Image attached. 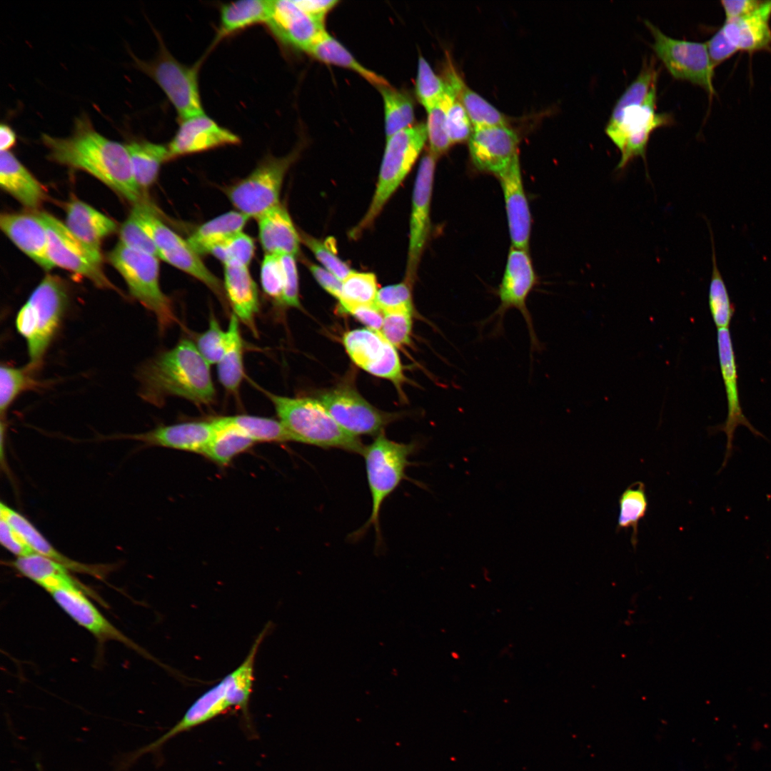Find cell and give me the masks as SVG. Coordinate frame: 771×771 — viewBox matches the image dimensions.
I'll return each mask as SVG.
<instances>
[{
  "label": "cell",
  "instance_id": "cell-1",
  "mask_svg": "<svg viewBox=\"0 0 771 771\" xmlns=\"http://www.w3.org/2000/svg\"><path fill=\"white\" fill-rule=\"evenodd\" d=\"M41 141L50 161L89 173L133 205L146 201L135 181L126 145L99 133L87 114L75 119L69 136L42 133Z\"/></svg>",
  "mask_w": 771,
  "mask_h": 771
},
{
  "label": "cell",
  "instance_id": "cell-2",
  "mask_svg": "<svg viewBox=\"0 0 771 771\" xmlns=\"http://www.w3.org/2000/svg\"><path fill=\"white\" fill-rule=\"evenodd\" d=\"M658 75L655 59L645 58L639 74L613 107L605 133L620 152L618 171L625 168L637 157L645 159L652 131L673 124L672 114L656 110Z\"/></svg>",
  "mask_w": 771,
  "mask_h": 771
},
{
  "label": "cell",
  "instance_id": "cell-3",
  "mask_svg": "<svg viewBox=\"0 0 771 771\" xmlns=\"http://www.w3.org/2000/svg\"><path fill=\"white\" fill-rule=\"evenodd\" d=\"M209 366L195 343L183 338L142 366L138 374L140 395L156 406L163 405L169 397L210 405L215 401L216 389Z\"/></svg>",
  "mask_w": 771,
  "mask_h": 771
},
{
  "label": "cell",
  "instance_id": "cell-4",
  "mask_svg": "<svg viewBox=\"0 0 771 771\" xmlns=\"http://www.w3.org/2000/svg\"><path fill=\"white\" fill-rule=\"evenodd\" d=\"M270 625L268 623L258 634L246 657L236 669L197 697L183 717L163 735L124 758V763L129 767L139 757L158 750L174 737L206 723L231 710H241L245 717L248 718L256 656L271 628Z\"/></svg>",
  "mask_w": 771,
  "mask_h": 771
},
{
  "label": "cell",
  "instance_id": "cell-5",
  "mask_svg": "<svg viewBox=\"0 0 771 771\" xmlns=\"http://www.w3.org/2000/svg\"><path fill=\"white\" fill-rule=\"evenodd\" d=\"M261 390L273 404L293 441L362 454L365 446L359 438L342 428L315 398H293Z\"/></svg>",
  "mask_w": 771,
  "mask_h": 771
},
{
  "label": "cell",
  "instance_id": "cell-6",
  "mask_svg": "<svg viewBox=\"0 0 771 771\" xmlns=\"http://www.w3.org/2000/svg\"><path fill=\"white\" fill-rule=\"evenodd\" d=\"M69 303V293L59 276L47 274L17 313L15 324L26 342L29 365L40 367Z\"/></svg>",
  "mask_w": 771,
  "mask_h": 771
},
{
  "label": "cell",
  "instance_id": "cell-7",
  "mask_svg": "<svg viewBox=\"0 0 771 771\" xmlns=\"http://www.w3.org/2000/svg\"><path fill=\"white\" fill-rule=\"evenodd\" d=\"M416 448L417 444L413 442L404 443L391 440L385 435L384 432L365 446L361 455L365 460L372 510L366 524L353 533V538H359L367 529L373 526L377 543H381L379 516L381 507L400 483L408 478L405 470L411 465L408 458L416 450Z\"/></svg>",
  "mask_w": 771,
  "mask_h": 771
},
{
  "label": "cell",
  "instance_id": "cell-8",
  "mask_svg": "<svg viewBox=\"0 0 771 771\" xmlns=\"http://www.w3.org/2000/svg\"><path fill=\"white\" fill-rule=\"evenodd\" d=\"M106 258L124 279L131 296L155 316L161 333L178 323L171 298L161 288L156 256L119 242Z\"/></svg>",
  "mask_w": 771,
  "mask_h": 771
},
{
  "label": "cell",
  "instance_id": "cell-9",
  "mask_svg": "<svg viewBox=\"0 0 771 771\" xmlns=\"http://www.w3.org/2000/svg\"><path fill=\"white\" fill-rule=\"evenodd\" d=\"M428 139L426 124L412 125L387 138L377 186L366 215L352 230L353 237L371 226L409 173Z\"/></svg>",
  "mask_w": 771,
  "mask_h": 771
},
{
  "label": "cell",
  "instance_id": "cell-10",
  "mask_svg": "<svg viewBox=\"0 0 771 771\" xmlns=\"http://www.w3.org/2000/svg\"><path fill=\"white\" fill-rule=\"evenodd\" d=\"M153 241L158 257L206 285L226 307L223 284L204 265L187 240L168 227L148 201L133 205L131 212Z\"/></svg>",
  "mask_w": 771,
  "mask_h": 771
},
{
  "label": "cell",
  "instance_id": "cell-11",
  "mask_svg": "<svg viewBox=\"0 0 771 771\" xmlns=\"http://www.w3.org/2000/svg\"><path fill=\"white\" fill-rule=\"evenodd\" d=\"M537 283L536 275L527 250L511 246L501 283L497 294L500 303L495 311L482 321L480 326L495 321L493 333H502L506 313L517 309L526 323L532 351L540 349L532 315L527 306V298Z\"/></svg>",
  "mask_w": 771,
  "mask_h": 771
},
{
  "label": "cell",
  "instance_id": "cell-12",
  "mask_svg": "<svg viewBox=\"0 0 771 771\" xmlns=\"http://www.w3.org/2000/svg\"><path fill=\"white\" fill-rule=\"evenodd\" d=\"M296 154L268 156L246 178L229 186L226 193L238 211L257 219L278 205L284 176Z\"/></svg>",
  "mask_w": 771,
  "mask_h": 771
},
{
  "label": "cell",
  "instance_id": "cell-13",
  "mask_svg": "<svg viewBox=\"0 0 771 771\" xmlns=\"http://www.w3.org/2000/svg\"><path fill=\"white\" fill-rule=\"evenodd\" d=\"M645 24L654 39L651 47L670 74L675 79L702 87L710 96L714 95L715 66L706 43L674 39L650 21L645 20Z\"/></svg>",
  "mask_w": 771,
  "mask_h": 771
},
{
  "label": "cell",
  "instance_id": "cell-14",
  "mask_svg": "<svg viewBox=\"0 0 771 771\" xmlns=\"http://www.w3.org/2000/svg\"><path fill=\"white\" fill-rule=\"evenodd\" d=\"M156 58L149 62L133 56L137 67L151 77L169 99L180 121L204 114L198 83V67L177 61L161 44Z\"/></svg>",
  "mask_w": 771,
  "mask_h": 771
},
{
  "label": "cell",
  "instance_id": "cell-15",
  "mask_svg": "<svg viewBox=\"0 0 771 771\" xmlns=\"http://www.w3.org/2000/svg\"><path fill=\"white\" fill-rule=\"evenodd\" d=\"M318 400L338 425L350 434L377 436L399 418L393 413L382 411L370 404L348 385H340L316 394Z\"/></svg>",
  "mask_w": 771,
  "mask_h": 771
},
{
  "label": "cell",
  "instance_id": "cell-16",
  "mask_svg": "<svg viewBox=\"0 0 771 771\" xmlns=\"http://www.w3.org/2000/svg\"><path fill=\"white\" fill-rule=\"evenodd\" d=\"M48 236V256L54 266L79 274L101 288L116 289L102 269V257L94 253L53 215L40 211Z\"/></svg>",
  "mask_w": 771,
  "mask_h": 771
},
{
  "label": "cell",
  "instance_id": "cell-17",
  "mask_svg": "<svg viewBox=\"0 0 771 771\" xmlns=\"http://www.w3.org/2000/svg\"><path fill=\"white\" fill-rule=\"evenodd\" d=\"M343 345L352 361L376 377L392 382L399 392L405 381L398 353L395 346L381 333L368 328L346 331Z\"/></svg>",
  "mask_w": 771,
  "mask_h": 771
},
{
  "label": "cell",
  "instance_id": "cell-18",
  "mask_svg": "<svg viewBox=\"0 0 771 771\" xmlns=\"http://www.w3.org/2000/svg\"><path fill=\"white\" fill-rule=\"evenodd\" d=\"M717 344L727 407L725 421L722 424L710 428L713 433L719 431L724 432L727 438L724 458L717 473L718 474L725 468L732 455L734 435L739 425L746 427L755 436L766 440L767 438L750 423L742 411L739 397L735 354L729 328L717 329Z\"/></svg>",
  "mask_w": 771,
  "mask_h": 771
},
{
  "label": "cell",
  "instance_id": "cell-19",
  "mask_svg": "<svg viewBox=\"0 0 771 771\" xmlns=\"http://www.w3.org/2000/svg\"><path fill=\"white\" fill-rule=\"evenodd\" d=\"M436 157L426 153L419 164L412 198L405 281L413 286L430 231V208Z\"/></svg>",
  "mask_w": 771,
  "mask_h": 771
},
{
  "label": "cell",
  "instance_id": "cell-20",
  "mask_svg": "<svg viewBox=\"0 0 771 771\" xmlns=\"http://www.w3.org/2000/svg\"><path fill=\"white\" fill-rule=\"evenodd\" d=\"M518 143L517 133L508 126L474 128L468 140L474 166L496 176L519 156Z\"/></svg>",
  "mask_w": 771,
  "mask_h": 771
},
{
  "label": "cell",
  "instance_id": "cell-21",
  "mask_svg": "<svg viewBox=\"0 0 771 771\" xmlns=\"http://www.w3.org/2000/svg\"><path fill=\"white\" fill-rule=\"evenodd\" d=\"M56 603L79 625L99 641L114 640L123 643L143 657L155 660L149 653L114 626L96 608L79 588H61L49 592Z\"/></svg>",
  "mask_w": 771,
  "mask_h": 771
},
{
  "label": "cell",
  "instance_id": "cell-22",
  "mask_svg": "<svg viewBox=\"0 0 771 771\" xmlns=\"http://www.w3.org/2000/svg\"><path fill=\"white\" fill-rule=\"evenodd\" d=\"M180 121L176 134L167 145L169 160L240 142L238 136L219 126L205 113Z\"/></svg>",
  "mask_w": 771,
  "mask_h": 771
},
{
  "label": "cell",
  "instance_id": "cell-23",
  "mask_svg": "<svg viewBox=\"0 0 771 771\" xmlns=\"http://www.w3.org/2000/svg\"><path fill=\"white\" fill-rule=\"evenodd\" d=\"M0 227L16 247L44 270L54 268L48 256L47 231L40 211L2 213Z\"/></svg>",
  "mask_w": 771,
  "mask_h": 771
},
{
  "label": "cell",
  "instance_id": "cell-24",
  "mask_svg": "<svg viewBox=\"0 0 771 771\" xmlns=\"http://www.w3.org/2000/svg\"><path fill=\"white\" fill-rule=\"evenodd\" d=\"M215 432L213 420L191 421L158 426L145 433L119 435L112 438L134 440L146 445L202 453Z\"/></svg>",
  "mask_w": 771,
  "mask_h": 771
},
{
  "label": "cell",
  "instance_id": "cell-25",
  "mask_svg": "<svg viewBox=\"0 0 771 771\" xmlns=\"http://www.w3.org/2000/svg\"><path fill=\"white\" fill-rule=\"evenodd\" d=\"M266 24L282 42L306 52L324 30L323 24L311 19L293 0H273Z\"/></svg>",
  "mask_w": 771,
  "mask_h": 771
},
{
  "label": "cell",
  "instance_id": "cell-26",
  "mask_svg": "<svg viewBox=\"0 0 771 771\" xmlns=\"http://www.w3.org/2000/svg\"><path fill=\"white\" fill-rule=\"evenodd\" d=\"M497 177L503 192L512 246L528 251L531 216L523 188L519 156Z\"/></svg>",
  "mask_w": 771,
  "mask_h": 771
},
{
  "label": "cell",
  "instance_id": "cell-27",
  "mask_svg": "<svg viewBox=\"0 0 771 771\" xmlns=\"http://www.w3.org/2000/svg\"><path fill=\"white\" fill-rule=\"evenodd\" d=\"M771 1L763 4L752 13L735 19L725 20L718 29L735 53L770 49Z\"/></svg>",
  "mask_w": 771,
  "mask_h": 771
},
{
  "label": "cell",
  "instance_id": "cell-28",
  "mask_svg": "<svg viewBox=\"0 0 771 771\" xmlns=\"http://www.w3.org/2000/svg\"><path fill=\"white\" fill-rule=\"evenodd\" d=\"M223 266V284L228 303L240 322L257 336L256 319L260 303L256 283L248 266L236 263H227Z\"/></svg>",
  "mask_w": 771,
  "mask_h": 771
},
{
  "label": "cell",
  "instance_id": "cell-29",
  "mask_svg": "<svg viewBox=\"0 0 771 771\" xmlns=\"http://www.w3.org/2000/svg\"><path fill=\"white\" fill-rule=\"evenodd\" d=\"M0 518L19 533L36 553L61 564L69 570L90 575L100 580H104L110 570L111 565L82 563L59 552L26 518L3 502L0 504Z\"/></svg>",
  "mask_w": 771,
  "mask_h": 771
},
{
  "label": "cell",
  "instance_id": "cell-30",
  "mask_svg": "<svg viewBox=\"0 0 771 771\" xmlns=\"http://www.w3.org/2000/svg\"><path fill=\"white\" fill-rule=\"evenodd\" d=\"M69 230L94 253L102 257L101 241L117 230V224L86 203L73 197L66 205Z\"/></svg>",
  "mask_w": 771,
  "mask_h": 771
},
{
  "label": "cell",
  "instance_id": "cell-31",
  "mask_svg": "<svg viewBox=\"0 0 771 771\" xmlns=\"http://www.w3.org/2000/svg\"><path fill=\"white\" fill-rule=\"evenodd\" d=\"M0 186L29 211H37L46 198L42 185L10 151H1Z\"/></svg>",
  "mask_w": 771,
  "mask_h": 771
},
{
  "label": "cell",
  "instance_id": "cell-32",
  "mask_svg": "<svg viewBox=\"0 0 771 771\" xmlns=\"http://www.w3.org/2000/svg\"><path fill=\"white\" fill-rule=\"evenodd\" d=\"M256 220L259 240L265 254L293 256L298 254L301 237L283 206L279 203Z\"/></svg>",
  "mask_w": 771,
  "mask_h": 771
},
{
  "label": "cell",
  "instance_id": "cell-33",
  "mask_svg": "<svg viewBox=\"0 0 771 771\" xmlns=\"http://www.w3.org/2000/svg\"><path fill=\"white\" fill-rule=\"evenodd\" d=\"M11 565L22 575L49 593L61 588H79L92 597L96 595L89 588L74 578L66 567L41 555L34 553L16 558Z\"/></svg>",
  "mask_w": 771,
  "mask_h": 771
},
{
  "label": "cell",
  "instance_id": "cell-34",
  "mask_svg": "<svg viewBox=\"0 0 771 771\" xmlns=\"http://www.w3.org/2000/svg\"><path fill=\"white\" fill-rule=\"evenodd\" d=\"M445 74L444 80L453 89L457 99L466 111L473 129L508 126L506 116L475 91L470 89L452 64L447 68Z\"/></svg>",
  "mask_w": 771,
  "mask_h": 771
},
{
  "label": "cell",
  "instance_id": "cell-35",
  "mask_svg": "<svg viewBox=\"0 0 771 771\" xmlns=\"http://www.w3.org/2000/svg\"><path fill=\"white\" fill-rule=\"evenodd\" d=\"M239 323L238 317L232 313L226 330V349L221 359L217 363L220 383L228 392L233 395L238 394L245 377L244 344Z\"/></svg>",
  "mask_w": 771,
  "mask_h": 771
},
{
  "label": "cell",
  "instance_id": "cell-36",
  "mask_svg": "<svg viewBox=\"0 0 771 771\" xmlns=\"http://www.w3.org/2000/svg\"><path fill=\"white\" fill-rule=\"evenodd\" d=\"M135 181L143 192L156 181L161 164L169 160L167 145L144 140L126 143Z\"/></svg>",
  "mask_w": 771,
  "mask_h": 771
},
{
  "label": "cell",
  "instance_id": "cell-37",
  "mask_svg": "<svg viewBox=\"0 0 771 771\" xmlns=\"http://www.w3.org/2000/svg\"><path fill=\"white\" fill-rule=\"evenodd\" d=\"M273 0H241L224 4L220 11L218 38L259 23H267Z\"/></svg>",
  "mask_w": 771,
  "mask_h": 771
},
{
  "label": "cell",
  "instance_id": "cell-38",
  "mask_svg": "<svg viewBox=\"0 0 771 771\" xmlns=\"http://www.w3.org/2000/svg\"><path fill=\"white\" fill-rule=\"evenodd\" d=\"M248 218L238 211L226 212L201 225L187 241L198 255L207 254L213 245L242 232Z\"/></svg>",
  "mask_w": 771,
  "mask_h": 771
},
{
  "label": "cell",
  "instance_id": "cell-39",
  "mask_svg": "<svg viewBox=\"0 0 771 771\" xmlns=\"http://www.w3.org/2000/svg\"><path fill=\"white\" fill-rule=\"evenodd\" d=\"M306 52L325 63L351 69L377 87L388 84L382 76L362 66L340 42L325 29L317 36Z\"/></svg>",
  "mask_w": 771,
  "mask_h": 771
},
{
  "label": "cell",
  "instance_id": "cell-40",
  "mask_svg": "<svg viewBox=\"0 0 771 771\" xmlns=\"http://www.w3.org/2000/svg\"><path fill=\"white\" fill-rule=\"evenodd\" d=\"M212 420L216 432L201 454L213 463L228 465L235 456L255 443L244 433L224 423L221 417Z\"/></svg>",
  "mask_w": 771,
  "mask_h": 771
},
{
  "label": "cell",
  "instance_id": "cell-41",
  "mask_svg": "<svg viewBox=\"0 0 771 771\" xmlns=\"http://www.w3.org/2000/svg\"><path fill=\"white\" fill-rule=\"evenodd\" d=\"M618 504L619 515L616 532L630 528V541L635 549L638 541L639 523L645 518L647 510L645 485L641 481H637L628 486L619 497Z\"/></svg>",
  "mask_w": 771,
  "mask_h": 771
},
{
  "label": "cell",
  "instance_id": "cell-42",
  "mask_svg": "<svg viewBox=\"0 0 771 771\" xmlns=\"http://www.w3.org/2000/svg\"><path fill=\"white\" fill-rule=\"evenodd\" d=\"M256 442L284 443L293 441L283 423L276 419L251 415L221 417Z\"/></svg>",
  "mask_w": 771,
  "mask_h": 771
},
{
  "label": "cell",
  "instance_id": "cell-43",
  "mask_svg": "<svg viewBox=\"0 0 771 771\" xmlns=\"http://www.w3.org/2000/svg\"><path fill=\"white\" fill-rule=\"evenodd\" d=\"M383 100L385 132L388 138L413 125V103L405 92L388 84L378 87Z\"/></svg>",
  "mask_w": 771,
  "mask_h": 771
},
{
  "label": "cell",
  "instance_id": "cell-44",
  "mask_svg": "<svg viewBox=\"0 0 771 771\" xmlns=\"http://www.w3.org/2000/svg\"><path fill=\"white\" fill-rule=\"evenodd\" d=\"M709 230L712 243V273L708 293L709 308L717 328H729L735 308L717 266L714 237L710 226Z\"/></svg>",
  "mask_w": 771,
  "mask_h": 771
},
{
  "label": "cell",
  "instance_id": "cell-45",
  "mask_svg": "<svg viewBox=\"0 0 771 771\" xmlns=\"http://www.w3.org/2000/svg\"><path fill=\"white\" fill-rule=\"evenodd\" d=\"M377 280L372 273L353 271L342 281V291L338 300L342 312L348 313L358 306H376Z\"/></svg>",
  "mask_w": 771,
  "mask_h": 771
},
{
  "label": "cell",
  "instance_id": "cell-46",
  "mask_svg": "<svg viewBox=\"0 0 771 771\" xmlns=\"http://www.w3.org/2000/svg\"><path fill=\"white\" fill-rule=\"evenodd\" d=\"M36 369L1 365L0 368V414L1 420L16 398L23 392L39 386L34 376Z\"/></svg>",
  "mask_w": 771,
  "mask_h": 771
},
{
  "label": "cell",
  "instance_id": "cell-47",
  "mask_svg": "<svg viewBox=\"0 0 771 771\" xmlns=\"http://www.w3.org/2000/svg\"><path fill=\"white\" fill-rule=\"evenodd\" d=\"M445 85V91L440 101L427 111L426 128L429 152L436 158L445 153L452 145L447 132L445 115L447 106L454 91L446 82Z\"/></svg>",
  "mask_w": 771,
  "mask_h": 771
},
{
  "label": "cell",
  "instance_id": "cell-48",
  "mask_svg": "<svg viewBox=\"0 0 771 771\" xmlns=\"http://www.w3.org/2000/svg\"><path fill=\"white\" fill-rule=\"evenodd\" d=\"M446 89L444 79L435 74L428 61L420 56L415 92L420 103L428 111L443 97Z\"/></svg>",
  "mask_w": 771,
  "mask_h": 771
},
{
  "label": "cell",
  "instance_id": "cell-49",
  "mask_svg": "<svg viewBox=\"0 0 771 771\" xmlns=\"http://www.w3.org/2000/svg\"><path fill=\"white\" fill-rule=\"evenodd\" d=\"M226 344V331L222 330L218 321L210 314L208 328L200 333L196 346L209 365L217 364L221 359Z\"/></svg>",
  "mask_w": 771,
  "mask_h": 771
},
{
  "label": "cell",
  "instance_id": "cell-50",
  "mask_svg": "<svg viewBox=\"0 0 771 771\" xmlns=\"http://www.w3.org/2000/svg\"><path fill=\"white\" fill-rule=\"evenodd\" d=\"M411 285L405 281L386 286L378 291L376 306L383 313L410 312L415 313Z\"/></svg>",
  "mask_w": 771,
  "mask_h": 771
},
{
  "label": "cell",
  "instance_id": "cell-51",
  "mask_svg": "<svg viewBox=\"0 0 771 771\" xmlns=\"http://www.w3.org/2000/svg\"><path fill=\"white\" fill-rule=\"evenodd\" d=\"M414 315L410 312L384 313L382 336L395 348L410 346Z\"/></svg>",
  "mask_w": 771,
  "mask_h": 771
},
{
  "label": "cell",
  "instance_id": "cell-52",
  "mask_svg": "<svg viewBox=\"0 0 771 771\" xmlns=\"http://www.w3.org/2000/svg\"><path fill=\"white\" fill-rule=\"evenodd\" d=\"M260 276L264 293L276 305L283 306V272L279 256L265 254Z\"/></svg>",
  "mask_w": 771,
  "mask_h": 771
},
{
  "label": "cell",
  "instance_id": "cell-53",
  "mask_svg": "<svg viewBox=\"0 0 771 771\" xmlns=\"http://www.w3.org/2000/svg\"><path fill=\"white\" fill-rule=\"evenodd\" d=\"M446 128L451 144L469 140L473 127L463 105L455 94L452 96L446 109Z\"/></svg>",
  "mask_w": 771,
  "mask_h": 771
},
{
  "label": "cell",
  "instance_id": "cell-54",
  "mask_svg": "<svg viewBox=\"0 0 771 771\" xmlns=\"http://www.w3.org/2000/svg\"><path fill=\"white\" fill-rule=\"evenodd\" d=\"M301 240L313 253L324 268L343 281L352 271L350 267L336 254L331 246L306 233L300 235Z\"/></svg>",
  "mask_w": 771,
  "mask_h": 771
},
{
  "label": "cell",
  "instance_id": "cell-55",
  "mask_svg": "<svg viewBox=\"0 0 771 771\" xmlns=\"http://www.w3.org/2000/svg\"><path fill=\"white\" fill-rule=\"evenodd\" d=\"M119 238V242L124 246L158 258L153 241L131 213L120 227Z\"/></svg>",
  "mask_w": 771,
  "mask_h": 771
},
{
  "label": "cell",
  "instance_id": "cell-56",
  "mask_svg": "<svg viewBox=\"0 0 771 771\" xmlns=\"http://www.w3.org/2000/svg\"><path fill=\"white\" fill-rule=\"evenodd\" d=\"M226 262L248 266L254 254V242L247 234L240 232L222 242Z\"/></svg>",
  "mask_w": 771,
  "mask_h": 771
},
{
  "label": "cell",
  "instance_id": "cell-57",
  "mask_svg": "<svg viewBox=\"0 0 771 771\" xmlns=\"http://www.w3.org/2000/svg\"><path fill=\"white\" fill-rule=\"evenodd\" d=\"M279 258L283 272V306L301 308L295 258L291 255H281Z\"/></svg>",
  "mask_w": 771,
  "mask_h": 771
},
{
  "label": "cell",
  "instance_id": "cell-58",
  "mask_svg": "<svg viewBox=\"0 0 771 771\" xmlns=\"http://www.w3.org/2000/svg\"><path fill=\"white\" fill-rule=\"evenodd\" d=\"M1 545L17 558L36 553L24 538L6 520L0 518Z\"/></svg>",
  "mask_w": 771,
  "mask_h": 771
},
{
  "label": "cell",
  "instance_id": "cell-59",
  "mask_svg": "<svg viewBox=\"0 0 771 771\" xmlns=\"http://www.w3.org/2000/svg\"><path fill=\"white\" fill-rule=\"evenodd\" d=\"M348 313L364 324L367 328L381 333L384 313L377 306L356 307Z\"/></svg>",
  "mask_w": 771,
  "mask_h": 771
},
{
  "label": "cell",
  "instance_id": "cell-60",
  "mask_svg": "<svg viewBox=\"0 0 771 771\" xmlns=\"http://www.w3.org/2000/svg\"><path fill=\"white\" fill-rule=\"evenodd\" d=\"M308 268L320 286L338 301L342 291V281L324 268L313 263L308 264Z\"/></svg>",
  "mask_w": 771,
  "mask_h": 771
},
{
  "label": "cell",
  "instance_id": "cell-61",
  "mask_svg": "<svg viewBox=\"0 0 771 771\" xmlns=\"http://www.w3.org/2000/svg\"><path fill=\"white\" fill-rule=\"evenodd\" d=\"M311 19L323 24L327 14L338 4L336 0L294 1Z\"/></svg>",
  "mask_w": 771,
  "mask_h": 771
},
{
  "label": "cell",
  "instance_id": "cell-62",
  "mask_svg": "<svg viewBox=\"0 0 771 771\" xmlns=\"http://www.w3.org/2000/svg\"><path fill=\"white\" fill-rule=\"evenodd\" d=\"M763 2L758 0H723L720 3L725 11V20H729L752 13Z\"/></svg>",
  "mask_w": 771,
  "mask_h": 771
},
{
  "label": "cell",
  "instance_id": "cell-63",
  "mask_svg": "<svg viewBox=\"0 0 771 771\" xmlns=\"http://www.w3.org/2000/svg\"><path fill=\"white\" fill-rule=\"evenodd\" d=\"M16 142V135L13 128L6 124L0 126L1 151H9Z\"/></svg>",
  "mask_w": 771,
  "mask_h": 771
},
{
  "label": "cell",
  "instance_id": "cell-64",
  "mask_svg": "<svg viewBox=\"0 0 771 771\" xmlns=\"http://www.w3.org/2000/svg\"><path fill=\"white\" fill-rule=\"evenodd\" d=\"M36 768H37V771H43L41 765L39 762L36 763Z\"/></svg>",
  "mask_w": 771,
  "mask_h": 771
}]
</instances>
